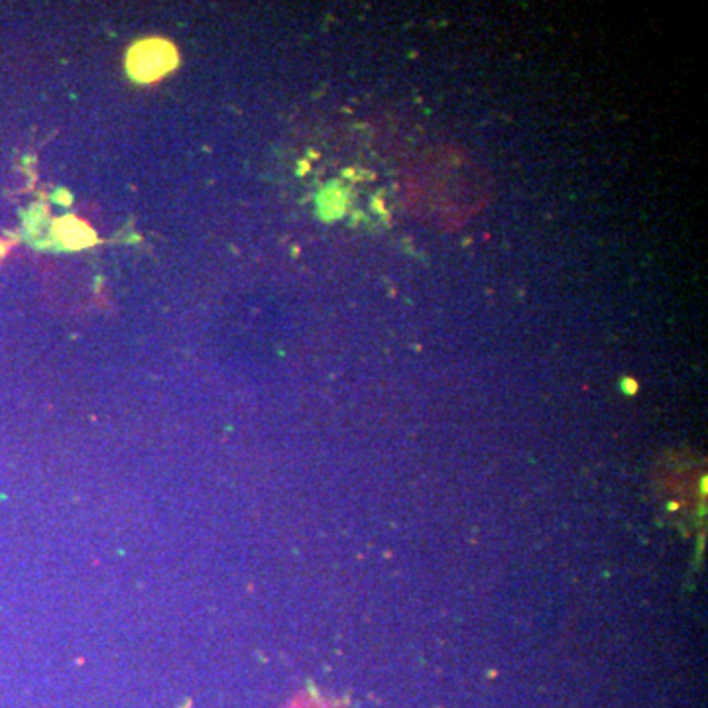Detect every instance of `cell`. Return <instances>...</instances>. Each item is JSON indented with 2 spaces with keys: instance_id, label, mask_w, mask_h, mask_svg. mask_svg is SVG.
Wrapping results in <instances>:
<instances>
[{
  "instance_id": "cell-1",
  "label": "cell",
  "mask_w": 708,
  "mask_h": 708,
  "mask_svg": "<svg viewBox=\"0 0 708 708\" xmlns=\"http://www.w3.org/2000/svg\"><path fill=\"white\" fill-rule=\"evenodd\" d=\"M179 64L176 46L168 40L150 38L134 44L126 57L128 73L140 83H153L173 71Z\"/></svg>"
},
{
  "instance_id": "cell-2",
  "label": "cell",
  "mask_w": 708,
  "mask_h": 708,
  "mask_svg": "<svg viewBox=\"0 0 708 708\" xmlns=\"http://www.w3.org/2000/svg\"><path fill=\"white\" fill-rule=\"evenodd\" d=\"M61 225L67 226V228H64V242L67 246L79 248V246H87L88 242L93 241V233L83 223H79V221L65 218Z\"/></svg>"
}]
</instances>
